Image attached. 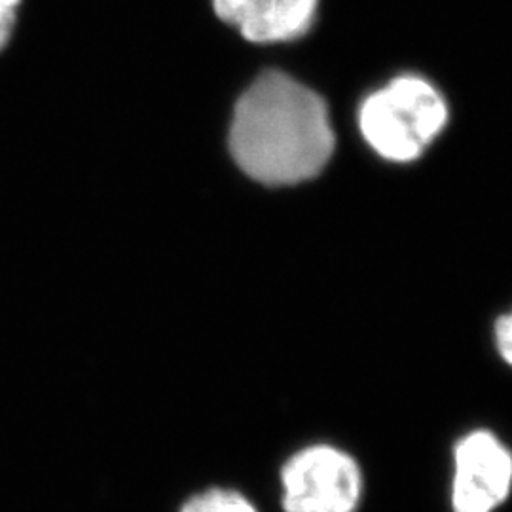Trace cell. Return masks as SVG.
<instances>
[{"label":"cell","instance_id":"3","mask_svg":"<svg viewBox=\"0 0 512 512\" xmlns=\"http://www.w3.org/2000/svg\"><path fill=\"white\" fill-rule=\"evenodd\" d=\"M283 512H357L365 494L359 461L332 444H310L279 473Z\"/></svg>","mask_w":512,"mask_h":512},{"label":"cell","instance_id":"6","mask_svg":"<svg viewBox=\"0 0 512 512\" xmlns=\"http://www.w3.org/2000/svg\"><path fill=\"white\" fill-rule=\"evenodd\" d=\"M179 512H258V509L238 490L209 488L186 499Z\"/></svg>","mask_w":512,"mask_h":512},{"label":"cell","instance_id":"1","mask_svg":"<svg viewBox=\"0 0 512 512\" xmlns=\"http://www.w3.org/2000/svg\"><path fill=\"white\" fill-rule=\"evenodd\" d=\"M230 150L264 184H296L321 173L334 150L325 101L279 71L262 73L236 105Z\"/></svg>","mask_w":512,"mask_h":512},{"label":"cell","instance_id":"5","mask_svg":"<svg viewBox=\"0 0 512 512\" xmlns=\"http://www.w3.org/2000/svg\"><path fill=\"white\" fill-rule=\"evenodd\" d=\"M220 21L253 44H281L306 37L321 0H211Z\"/></svg>","mask_w":512,"mask_h":512},{"label":"cell","instance_id":"7","mask_svg":"<svg viewBox=\"0 0 512 512\" xmlns=\"http://www.w3.org/2000/svg\"><path fill=\"white\" fill-rule=\"evenodd\" d=\"M21 0H0V52L8 46L14 35Z\"/></svg>","mask_w":512,"mask_h":512},{"label":"cell","instance_id":"4","mask_svg":"<svg viewBox=\"0 0 512 512\" xmlns=\"http://www.w3.org/2000/svg\"><path fill=\"white\" fill-rule=\"evenodd\" d=\"M512 494V450L488 429H475L454 446L452 512H495Z\"/></svg>","mask_w":512,"mask_h":512},{"label":"cell","instance_id":"2","mask_svg":"<svg viewBox=\"0 0 512 512\" xmlns=\"http://www.w3.org/2000/svg\"><path fill=\"white\" fill-rule=\"evenodd\" d=\"M448 122L442 93L418 74L393 78L370 93L359 110V128L366 143L391 162L420 158Z\"/></svg>","mask_w":512,"mask_h":512},{"label":"cell","instance_id":"8","mask_svg":"<svg viewBox=\"0 0 512 512\" xmlns=\"http://www.w3.org/2000/svg\"><path fill=\"white\" fill-rule=\"evenodd\" d=\"M495 344L499 355L512 366V311L499 317L495 323Z\"/></svg>","mask_w":512,"mask_h":512}]
</instances>
